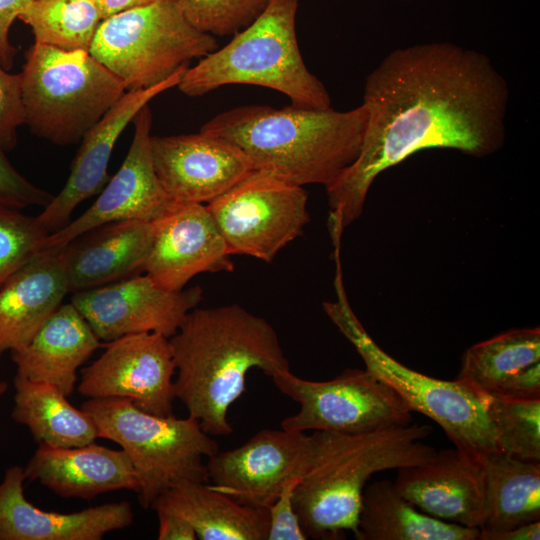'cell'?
Instances as JSON below:
<instances>
[{
	"label": "cell",
	"instance_id": "obj_31",
	"mask_svg": "<svg viewBox=\"0 0 540 540\" xmlns=\"http://www.w3.org/2000/svg\"><path fill=\"white\" fill-rule=\"evenodd\" d=\"M487 409L501 451L520 460L540 462V399L487 397Z\"/></svg>",
	"mask_w": 540,
	"mask_h": 540
},
{
	"label": "cell",
	"instance_id": "obj_5",
	"mask_svg": "<svg viewBox=\"0 0 540 540\" xmlns=\"http://www.w3.org/2000/svg\"><path fill=\"white\" fill-rule=\"evenodd\" d=\"M298 3L270 0L251 24L232 35L228 44L188 67L177 86L179 90L198 97L225 85H256L286 95L295 107L331 108L326 87L309 71L299 49Z\"/></svg>",
	"mask_w": 540,
	"mask_h": 540
},
{
	"label": "cell",
	"instance_id": "obj_13",
	"mask_svg": "<svg viewBox=\"0 0 540 540\" xmlns=\"http://www.w3.org/2000/svg\"><path fill=\"white\" fill-rule=\"evenodd\" d=\"M312 445L306 432L260 430L244 444L207 458L208 480L241 504L267 509L290 480L302 477Z\"/></svg>",
	"mask_w": 540,
	"mask_h": 540
},
{
	"label": "cell",
	"instance_id": "obj_4",
	"mask_svg": "<svg viewBox=\"0 0 540 540\" xmlns=\"http://www.w3.org/2000/svg\"><path fill=\"white\" fill-rule=\"evenodd\" d=\"M428 425L409 424L364 434L313 431L310 463L293 504L308 538L338 540L357 532L362 494L372 475L419 465L436 455L422 442Z\"/></svg>",
	"mask_w": 540,
	"mask_h": 540
},
{
	"label": "cell",
	"instance_id": "obj_12",
	"mask_svg": "<svg viewBox=\"0 0 540 540\" xmlns=\"http://www.w3.org/2000/svg\"><path fill=\"white\" fill-rule=\"evenodd\" d=\"M102 347L100 357L81 370V395L128 399L148 413L173 414L175 364L169 338L129 334Z\"/></svg>",
	"mask_w": 540,
	"mask_h": 540
},
{
	"label": "cell",
	"instance_id": "obj_8",
	"mask_svg": "<svg viewBox=\"0 0 540 540\" xmlns=\"http://www.w3.org/2000/svg\"><path fill=\"white\" fill-rule=\"evenodd\" d=\"M81 409L94 420L98 438L117 443L129 457L143 508L177 482H209L204 458L219 446L195 418L154 415L123 398H90Z\"/></svg>",
	"mask_w": 540,
	"mask_h": 540
},
{
	"label": "cell",
	"instance_id": "obj_37",
	"mask_svg": "<svg viewBox=\"0 0 540 540\" xmlns=\"http://www.w3.org/2000/svg\"><path fill=\"white\" fill-rule=\"evenodd\" d=\"M33 0H0V64L9 71L13 68L17 49L9 39L13 22Z\"/></svg>",
	"mask_w": 540,
	"mask_h": 540
},
{
	"label": "cell",
	"instance_id": "obj_7",
	"mask_svg": "<svg viewBox=\"0 0 540 540\" xmlns=\"http://www.w3.org/2000/svg\"><path fill=\"white\" fill-rule=\"evenodd\" d=\"M21 75L24 124L55 145L75 144L126 92L88 51L33 43Z\"/></svg>",
	"mask_w": 540,
	"mask_h": 540
},
{
	"label": "cell",
	"instance_id": "obj_39",
	"mask_svg": "<svg viewBox=\"0 0 540 540\" xmlns=\"http://www.w3.org/2000/svg\"><path fill=\"white\" fill-rule=\"evenodd\" d=\"M540 521L517 526L497 534L490 535L486 540H539Z\"/></svg>",
	"mask_w": 540,
	"mask_h": 540
},
{
	"label": "cell",
	"instance_id": "obj_28",
	"mask_svg": "<svg viewBox=\"0 0 540 540\" xmlns=\"http://www.w3.org/2000/svg\"><path fill=\"white\" fill-rule=\"evenodd\" d=\"M357 540H479L478 528L444 522L405 499L384 479L365 487L357 522Z\"/></svg>",
	"mask_w": 540,
	"mask_h": 540
},
{
	"label": "cell",
	"instance_id": "obj_24",
	"mask_svg": "<svg viewBox=\"0 0 540 540\" xmlns=\"http://www.w3.org/2000/svg\"><path fill=\"white\" fill-rule=\"evenodd\" d=\"M69 293L61 247L39 251L0 287V357L27 345Z\"/></svg>",
	"mask_w": 540,
	"mask_h": 540
},
{
	"label": "cell",
	"instance_id": "obj_40",
	"mask_svg": "<svg viewBox=\"0 0 540 540\" xmlns=\"http://www.w3.org/2000/svg\"><path fill=\"white\" fill-rule=\"evenodd\" d=\"M157 0H95L103 20L122 11L148 5Z\"/></svg>",
	"mask_w": 540,
	"mask_h": 540
},
{
	"label": "cell",
	"instance_id": "obj_27",
	"mask_svg": "<svg viewBox=\"0 0 540 540\" xmlns=\"http://www.w3.org/2000/svg\"><path fill=\"white\" fill-rule=\"evenodd\" d=\"M484 478V516L479 540L540 521V462L495 451L479 458Z\"/></svg>",
	"mask_w": 540,
	"mask_h": 540
},
{
	"label": "cell",
	"instance_id": "obj_38",
	"mask_svg": "<svg viewBox=\"0 0 540 540\" xmlns=\"http://www.w3.org/2000/svg\"><path fill=\"white\" fill-rule=\"evenodd\" d=\"M159 521V540H196L193 527L181 516L174 513L156 512Z\"/></svg>",
	"mask_w": 540,
	"mask_h": 540
},
{
	"label": "cell",
	"instance_id": "obj_6",
	"mask_svg": "<svg viewBox=\"0 0 540 540\" xmlns=\"http://www.w3.org/2000/svg\"><path fill=\"white\" fill-rule=\"evenodd\" d=\"M334 260L336 300L323 302V309L354 346L366 369L392 387L413 412H419L441 426L454 447L476 458L501 451L488 413L487 397L456 379L446 381L415 371L385 352L350 306L339 253L334 254Z\"/></svg>",
	"mask_w": 540,
	"mask_h": 540
},
{
	"label": "cell",
	"instance_id": "obj_25",
	"mask_svg": "<svg viewBox=\"0 0 540 540\" xmlns=\"http://www.w3.org/2000/svg\"><path fill=\"white\" fill-rule=\"evenodd\" d=\"M100 347V339L70 302L61 304L27 345L11 352V358L16 375L52 384L69 396L78 368Z\"/></svg>",
	"mask_w": 540,
	"mask_h": 540
},
{
	"label": "cell",
	"instance_id": "obj_36",
	"mask_svg": "<svg viewBox=\"0 0 540 540\" xmlns=\"http://www.w3.org/2000/svg\"><path fill=\"white\" fill-rule=\"evenodd\" d=\"M299 480H290L267 508L269 519L267 540L308 539L293 504V493Z\"/></svg>",
	"mask_w": 540,
	"mask_h": 540
},
{
	"label": "cell",
	"instance_id": "obj_15",
	"mask_svg": "<svg viewBox=\"0 0 540 540\" xmlns=\"http://www.w3.org/2000/svg\"><path fill=\"white\" fill-rule=\"evenodd\" d=\"M132 122V143L119 170L85 212L43 238L40 251L62 247L84 232L109 222L140 220L153 223L175 206L177 202L167 195L155 172L150 107L145 105Z\"/></svg>",
	"mask_w": 540,
	"mask_h": 540
},
{
	"label": "cell",
	"instance_id": "obj_21",
	"mask_svg": "<svg viewBox=\"0 0 540 540\" xmlns=\"http://www.w3.org/2000/svg\"><path fill=\"white\" fill-rule=\"evenodd\" d=\"M154 237L153 223L120 220L94 227L61 247L69 293L140 275Z\"/></svg>",
	"mask_w": 540,
	"mask_h": 540
},
{
	"label": "cell",
	"instance_id": "obj_32",
	"mask_svg": "<svg viewBox=\"0 0 540 540\" xmlns=\"http://www.w3.org/2000/svg\"><path fill=\"white\" fill-rule=\"evenodd\" d=\"M270 0H179L187 20L212 36L234 35L251 24Z\"/></svg>",
	"mask_w": 540,
	"mask_h": 540
},
{
	"label": "cell",
	"instance_id": "obj_26",
	"mask_svg": "<svg viewBox=\"0 0 540 540\" xmlns=\"http://www.w3.org/2000/svg\"><path fill=\"white\" fill-rule=\"evenodd\" d=\"M151 508L181 516L200 540H267V509L241 504L213 489L209 482H177L160 494Z\"/></svg>",
	"mask_w": 540,
	"mask_h": 540
},
{
	"label": "cell",
	"instance_id": "obj_14",
	"mask_svg": "<svg viewBox=\"0 0 540 540\" xmlns=\"http://www.w3.org/2000/svg\"><path fill=\"white\" fill-rule=\"evenodd\" d=\"M202 297L199 286L170 291L146 274L73 293L71 303L95 335L109 342L137 333L171 338Z\"/></svg>",
	"mask_w": 540,
	"mask_h": 540
},
{
	"label": "cell",
	"instance_id": "obj_33",
	"mask_svg": "<svg viewBox=\"0 0 540 540\" xmlns=\"http://www.w3.org/2000/svg\"><path fill=\"white\" fill-rule=\"evenodd\" d=\"M47 235L37 216L0 206V287L40 251Z\"/></svg>",
	"mask_w": 540,
	"mask_h": 540
},
{
	"label": "cell",
	"instance_id": "obj_19",
	"mask_svg": "<svg viewBox=\"0 0 540 540\" xmlns=\"http://www.w3.org/2000/svg\"><path fill=\"white\" fill-rule=\"evenodd\" d=\"M396 490L419 510L444 522L480 528L484 478L479 458L456 447L426 463L397 469Z\"/></svg>",
	"mask_w": 540,
	"mask_h": 540
},
{
	"label": "cell",
	"instance_id": "obj_41",
	"mask_svg": "<svg viewBox=\"0 0 540 540\" xmlns=\"http://www.w3.org/2000/svg\"><path fill=\"white\" fill-rule=\"evenodd\" d=\"M8 384L5 381H0V398L6 393Z\"/></svg>",
	"mask_w": 540,
	"mask_h": 540
},
{
	"label": "cell",
	"instance_id": "obj_20",
	"mask_svg": "<svg viewBox=\"0 0 540 540\" xmlns=\"http://www.w3.org/2000/svg\"><path fill=\"white\" fill-rule=\"evenodd\" d=\"M24 468L9 467L0 483V540H101L130 526L129 502L120 501L61 513L42 510L24 495Z\"/></svg>",
	"mask_w": 540,
	"mask_h": 540
},
{
	"label": "cell",
	"instance_id": "obj_30",
	"mask_svg": "<svg viewBox=\"0 0 540 540\" xmlns=\"http://www.w3.org/2000/svg\"><path fill=\"white\" fill-rule=\"evenodd\" d=\"M18 19L30 26L35 43L89 52L103 17L95 0H33Z\"/></svg>",
	"mask_w": 540,
	"mask_h": 540
},
{
	"label": "cell",
	"instance_id": "obj_1",
	"mask_svg": "<svg viewBox=\"0 0 540 540\" xmlns=\"http://www.w3.org/2000/svg\"><path fill=\"white\" fill-rule=\"evenodd\" d=\"M509 87L484 53L451 42L386 55L366 77L367 123L356 160L325 187L344 227L358 219L376 177L416 152L458 150L482 158L506 140Z\"/></svg>",
	"mask_w": 540,
	"mask_h": 540
},
{
	"label": "cell",
	"instance_id": "obj_16",
	"mask_svg": "<svg viewBox=\"0 0 540 540\" xmlns=\"http://www.w3.org/2000/svg\"><path fill=\"white\" fill-rule=\"evenodd\" d=\"M156 175L177 203L208 204L254 168L234 144L203 131L151 137Z\"/></svg>",
	"mask_w": 540,
	"mask_h": 540
},
{
	"label": "cell",
	"instance_id": "obj_3",
	"mask_svg": "<svg viewBox=\"0 0 540 540\" xmlns=\"http://www.w3.org/2000/svg\"><path fill=\"white\" fill-rule=\"evenodd\" d=\"M366 123L363 104L347 111L247 105L214 116L200 130L237 146L254 169L327 187L358 157Z\"/></svg>",
	"mask_w": 540,
	"mask_h": 540
},
{
	"label": "cell",
	"instance_id": "obj_9",
	"mask_svg": "<svg viewBox=\"0 0 540 540\" xmlns=\"http://www.w3.org/2000/svg\"><path fill=\"white\" fill-rule=\"evenodd\" d=\"M217 48L214 36L187 20L179 0H157L102 20L89 53L129 91L153 87Z\"/></svg>",
	"mask_w": 540,
	"mask_h": 540
},
{
	"label": "cell",
	"instance_id": "obj_10",
	"mask_svg": "<svg viewBox=\"0 0 540 540\" xmlns=\"http://www.w3.org/2000/svg\"><path fill=\"white\" fill-rule=\"evenodd\" d=\"M275 387L299 405L284 418L288 431L364 434L412 423V410L387 383L365 369L348 368L328 381H312L290 369L271 377Z\"/></svg>",
	"mask_w": 540,
	"mask_h": 540
},
{
	"label": "cell",
	"instance_id": "obj_42",
	"mask_svg": "<svg viewBox=\"0 0 540 540\" xmlns=\"http://www.w3.org/2000/svg\"><path fill=\"white\" fill-rule=\"evenodd\" d=\"M398 1H409V0H398Z\"/></svg>",
	"mask_w": 540,
	"mask_h": 540
},
{
	"label": "cell",
	"instance_id": "obj_29",
	"mask_svg": "<svg viewBox=\"0 0 540 540\" xmlns=\"http://www.w3.org/2000/svg\"><path fill=\"white\" fill-rule=\"evenodd\" d=\"M11 416L30 431L40 445L58 448L79 447L98 438L92 417L77 409L56 386L16 375Z\"/></svg>",
	"mask_w": 540,
	"mask_h": 540
},
{
	"label": "cell",
	"instance_id": "obj_17",
	"mask_svg": "<svg viewBox=\"0 0 540 540\" xmlns=\"http://www.w3.org/2000/svg\"><path fill=\"white\" fill-rule=\"evenodd\" d=\"M153 226L145 272L159 286L179 291L197 274L234 270L206 204L176 203Z\"/></svg>",
	"mask_w": 540,
	"mask_h": 540
},
{
	"label": "cell",
	"instance_id": "obj_11",
	"mask_svg": "<svg viewBox=\"0 0 540 540\" xmlns=\"http://www.w3.org/2000/svg\"><path fill=\"white\" fill-rule=\"evenodd\" d=\"M307 201L303 186L270 171L253 169L206 206L230 255L270 263L303 233L310 219Z\"/></svg>",
	"mask_w": 540,
	"mask_h": 540
},
{
	"label": "cell",
	"instance_id": "obj_2",
	"mask_svg": "<svg viewBox=\"0 0 540 540\" xmlns=\"http://www.w3.org/2000/svg\"><path fill=\"white\" fill-rule=\"evenodd\" d=\"M169 341L175 398L210 436L233 433L228 410L249 370L271 378L290 369L273 326L239 304L192 309Z\"/></svg>",
	"mask_w": 540,
	"mask_h": 540
},
{
	"label": "cell",
	"instance_id": "obj_22",
	"mask_svg": "<svg viewBox=\"0 0 540 540\" xmlns=\"http://www.w3.org/2000/svg\"><path fill=\"white\" fill-rule=\"evenodd\" d=\"M456 380L486 397L540 399V329L517 328L469 347Z\"/></svg>",
	"mask_w": 540,
	"mask_h": 540
},
{
	"label": "cell",
	"instance_id": "obj_34",
	"mask_svg": "<svg viewBox=\"0 0 540 540\" xmlns=\"http://www.w3.org/2000/svg\"><path fill=\"white\" fill-rule=\"evenodd\" d=\"M0 148V206L22 210L31 206L45 208L54 195L22 176Z\"/></svg>",
	"mask_w": 540,
	"mask_h": 540
},
{
	"label": "cell",
	"instance_id": "obj_23",
	"mask_svg": "<svg viewBox=\"0 0 540 540\" xmlns=\"http://www.w3.org/2000/svg\"><path fill=\"white\" fill-rule=\"evenodd\" d=\"M24 473L26 480L38 481L63 498L89 500L122 489L137 493L139 488L127 454L94 442L71 448L40 444Z\"/></svg>",
	"mask_w": 540,
	"mask_h": 540
},
{
	"label": "cell",
	"instance_id": "obj_18",
	"mask_svg": "<svg viewBox=\"0 0 540 540\" xmlns=\"http://www.w3.org/2000/svg\"><path fill=\"white\" fill-rule=\"evenodd\" d=\"M185 71L179 70L153 87L126 91L83 136L64 187L37 216L48 234L67 225L81 202L103 190L110 179L108 164L121 133L153 98L178 86Z\"/></svg>",
	"mask_w": 540,
	"mask_h": 540
},
{
	"label": "cell",
	"instance_id": "obj_35",
	"mask_svg": "<svg viewBox=\"0 0 540 540\" xmlns=\"http://www.w3.org/2000/svg\"><path fill=\"white\" fill-rule=\"evenodd\" d=\"M24 124L21 96V75L11 74L0 64V148L13 150L18 141V128Z\"/></svg>",
	"mask_w": 540,
	"mask_h": 540
}]
</instances>
